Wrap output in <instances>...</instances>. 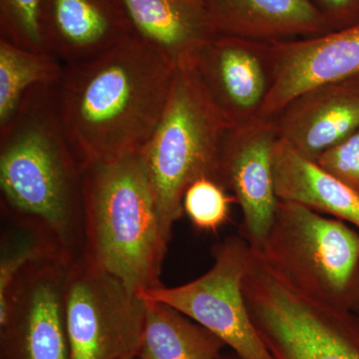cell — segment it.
<instances>
[{
  "mask_svg": "<svg viewBox=\"0 0 359 359\" xmlns=\"http://www.w3.org/2000/svg\"><path fill=\"white\" fill-rule=\"evenodd\" d=\"M178 63L136 33L65 65L59 117L82 166L136 154L159 124Z\"/></svg>",
  "mask_w": 359,
  "mask_h": 359,
  "instance_id": "obj_1",
  "label": "cell"
},
{
  "mask_svg": "<svg viewBox=\"0 0 359 359\" xmlns=\"http://www.w3.org/2000/svg\"><path fill=\"white\" fill-rule=\"evenodd\" d=\"M57 84L25 94L0 128L2 209L72 263L84 250L83 166L59 117Z\"/></svg>",
  "mask_w": 359,
  "mask_h": 359,
  "instance_id": "obj_2",
  "label": "cell"
},
{
  "mask_svg": "<svg viewBox=\"0 0 359 359\" xmlns=\"http://www.w3.org/2000/svg\"><path fill=\"white\" fill-rule=\"evenodd\" d=\"M83 256L130 289L159 287L169 243L138 153L83 166Z\"/></svg>",
  "mask_w": 359,
  "mask_h": 359,
  "instance_id": "obj_3",
  "label": "cell"
},
{
  "mask_svg": "<svg viewBox=\"0 0 359 359\" xmlns=\"http://www.w3.org/2000/svg\"><path fill=\"white\" fill-rule=\"evenodd\" d=\"M231 128L208 95L191 61L179 62L159 124L138 152L168 243L175 224L185 214L187 189L202 178L222 185V156Z\"/></svg>",
  "mask_w": 359,
  "mask_h": 359,
  "instance_id": "obj_4",
  "label": "cell"
},
{
  "mask_svg": "<svg viewBox=\"0 0 359 359\" xmlns=\"http://www.w3.org/2000/svg\"><path fill=\"white\" fill-rule=\"evenodd\" d=\"M256 252L302 294L359 316V231L346 222L278 200Z\"/></svg>",
  "mask_w": 359,
  "mask_h": 359,
  "instance_id": "obj_5",
  "label": "cell"
},
{
  "mask_svg": "<svg viewBox=\"0 0 359 359\" xmlns=\"http://www.w3.org/2000/svg\"><path fill=\"white\" fill-rule=\"evenodd\" d=\"M243 292L273 359H359V316L302 294L252 249Z\"/></svg>",
  "mask_w": 359,
  "mask_h": 359,
  "instance_id": "obj_6",
  "label": "cell"
},
{
  "mask_svg": "<svg viewBox=\"0 0 359 359\" xmlns=\"http://www.w3.org/2000/svg\"><path fill=\"white\" fill-rule=\"evenodd\" d=\"M147 302L82 255L70 264L65 311L70 359L137 356Z\"/></svg>",
  "mask_w": 359,
  "mask_h": 359,
  "instance_id": "obj_7",
  "label": "cell"
},
{
  "mask_svg": "<svg viewBox=\"0 0 359 359\" xmlns=\"http://www.w3.org/2000/svg\"><path fill=\"white\" fill-rule=\"evenodd\" d=\"M250 247L242 235L212 247V268L179 287L159 285L139 292L145 301L176 309L221 339L242 359H273L250 320L243 280Z\"/></svg>",
  "mask_w": 359,
  "mask_h": 359,
  "instance_id": "obj_8",
  "label": "cell"
},
{
  "mask_svg": "<svg viewBox=\"0 0 359 359\" xmlns=\"http://www.w3.org/2000/svg\"><path fill=\"white\" fill-rule=\"evenodd\" d=\"M70 264L44 259L23 271L0 323V359H70L65 311Z\"/></svg>",
  "mask_w": 359,
  "mask_h": 359,
  "instance_id": "obj_9",
  "label": "cell"
},
{
  "mask_svg": "<svg viewBox=\"0 0 359 359\" xmlns=\"http://www.w3.org/2000/svg\"><path fill=\"white\" fill-rule=\"evenodd\" d=\"M188 60L231 127L261 117L276 80L271 42L217 34Z\"/></svg>",
  "mask_w": 359,
  "mask_h": 359,
  "instance_id": "obj_10",
  "label": "cell"
},
{
  "mask_svg": "<svg viewBox=\"0 0 359 359\" xmlns=\"http://www.w3.org/2000/svg\"><path fill=\"white\" fill-rule=\"evenodd\" d=\"M278 141L275 121L264 117L231 127L224 140L221 184L240 205L241 235L255 250L263 247L278 203L273 181Z\"/></svg>",
  "mask_w": 359,
  "mask_h": 359,
  "instance_id": "obj_11",
  "label": "cell"
},
{
  "mask_svg": "<svg viewBox=\"0 0 359 359\" xmlns=\"http://www.w3.org/2000/svg\"><path fill=\"white\" fill-rule=\"evenodd\" d=\"M271 44L276 80L261 117H273L306 90L359 76V23L318 36Z\"/></svg>",
  "mask_w": 359,
  "mask_h": 359,
  "instance_id": "obj_12",
  "label": "cell"
},
{
  "mask_svg": "<svg viewBox=\"0 0 359 359\" xmlns=\"http://www.w3.org/2000/svg\"><path fill=\"white\" fill-rule=\"evenodd\" d=\"M271 118L278 140L316 161L359 129V76L306 90Z\"/></svg>",
  "mask_w": 359,
  "mask_h": 359,
  "instance_id": "obj_13",
  "label": "cell"
},
{
  "mask_svg": "<svg viewBox=\"0 0 359 359\" xmlns=\"http://www.w3.org/2000/svg\"><path fill=\"white\" fill-rule=\"evenodd\" d=\"M42 39L65 65L107 50L132 33L121 0H42Z\"/></svg>",
  "mask_w": 359,
  "mask_h": 359,
  "instance_id": "obj_14",
  "label": "cell"
},
{
  "mask_svg": "<svg viewBox=\"0 0 359 359\" xmlns=\"http://www.w3.org/2000/svg\"><path fill=\"white\" fill-rule=\"evenodd\" d=\"M205 4L218 34L275 42L330 32L311 0H205Z\"/></svg>",
  "mask_w": 359,
  "mask_h": 359,
  "instance_id": "obj_15",
  "label": "cell"
},
{
  "mask_svg": "<svg viewBox=\"0 0 359 359\" xmlns=\"http://www.w3.org/2000/svg\"><path fill=\"white\" fill-rule=\"evenodd\" d=\"M132 29L177 63L218 34L205 0H121Z\"/></svg>",
  "mask_w": 359,
  "mask_h": 359,
  "instance_id": "obj_16",
  "label": "cell"
},
{
  "mask_svg": "<svg viewBox=\"0 0 359 359\" xmlns=\"http://www.w3.org/2000/svg\"><path fill=\"white\" fill-rule=\"evenodd\" d=\"M273 181L278 200L330 215L359 231V191L280 140L273 152Z\"/></svg>",
  "mask_w": 359,
  "mask_h": 359,
  "instance_id": "obj_17",
  "label": "cell"
},
{
  "mask_svg": "<svg viewBox=\"0 0 359 359\" xmlns=\"http://www.w3.org/2000/svg\"><path fill=\"white\" fill-rule=\"evenodd\" d=\"M147 302L138 359H219L226 344L217 335L160 302Z\"/></svg>",
  "mask_w": 359,
  "mask_h": 359,
  "instance_id": "obj_18",
  "label": "cell"
},
{
  "mask_svg": "<svg viewBox=\"0 0 359 359\" xmlns=\"http://www.w3.org/2000/svg\"><path fill=\"white\" fill-rule=\"evenodd\" d=\"M63 69L65 65L50 53L0 39V128L11 121L29 90L58 83Z\"/></svg>",
  "mask_w": 359,
  "mask_h": 359,
  "instance_id": "obj_19",
  "label": "cell"
},
{
  "mask_svg": "<svg viewBox=\"0 0 359 359\" xmlns=\"http://www.w3.org/2000/svg\"><path fill=\"white\" fill-rule=\"evenodd\" d=\"M18 231L4 236L1 241L0 323L6 320L8 313L11 292L23 271L37 262L49 259H61L47 241L37 231L26 226H18Z\"/></svg>",
  "mask_w": 359,
  "mask_h": 359,
  "instance_id": "obj_20",
  "label": "cell"
},
{
  "mask_svg": "<svg viewBox=\"0 0 359 359\" xmlns=\"http://www.w3.org/2000/svg\"><path fill=\"white\" fill-rule=\"evenodd\" d=\"M235 197L218 182L202 178L187 189L183 199L184 212L197 230L215 233L228 223Z\"/></svg>",
  "mask_w": 359,
  "mask_h": 359,
  "instance_id": "obj_21",
  "label": "cell"
},
{
  "mask_svg": "<svg viewBox=\"0 0 359 359\" xmlns=\"http://www.w3.org/2000/svg\"><path fill=\"white\" fill-rule=\"evenodd\" d=\"M42 0H0V39L36 52H46L42 39Z\"/></svg>",
  "mask_w": 359,
  "mask_h": 359,
  "instance_id": "obj_22",
  "label": "cell"
},
{
  "mask_svg": "<svg viewBox=\"0 0 359 359\" xmlns=\"http://www.w3.org/2000/svg\"><path fill=\"white\" fill-rule=\"evenodd\" d=\"M314 162L359 191V129L339 145L323 152Z\"/></svg>",
  "mask_w": 359,
  "mask_h": 359,
  "instance_id": "obj_23",
  "label": "cell"
},
{
  "mask_svg": "<svg viewBox=\"0 0 359 359\" xmlns=\"http://www.w3.org/2000/svg\"><path fill=\"white\" fill-rule=\"evenodd\" d=\"M330 32L358 25L359 0H311Z\"/></svg>",
  "mask_w": 359,
  "mask_h": 359,
  "instance_id": "obj_24",
  "label": "cell"
},
{
  "mask_svg": "<svg viewBox=\"0 0 359 359\" xmlns=\"http://www.w3.org/2000/svg\"><path fill=\"white\" fill-rule=\"evenodd\" d=\"M219 359H242V358H238L237 354H236V356L223 355V354H222V356H221V358H219Z\"/></svg>",
  "mask_w": 359,
  "mask_h": 359,
  "instance_id": "obj_25",
  "label": "cell"
},
{
  "mask_svg": "<svg viewBox=\"0 0 359 359\" xmlns=\"http://www.w3.org/2000/svg\"><path fill=\"white\" fill-rule=\"evenodd\" d=\"M122 359H137V356H128V358H124Z\"/></svg>",
  "mask_w": 359,
  "mask_h": 359,
  "instance_id": "obj_26",
  "label": "cell"
},
{
  "mask_svg": "<svg viewBox=\"0 0 359 359\" xmlns=\"http://www.w3.org/2000/svg\"><path fill=\"white\" fill-rule=\"evenodd\" d=\"M137 359H138V358H137Z\"/></svg>",
  "mask_w": 359,
  "mask_h": 359,
  "instance_id": "obj_27",
  "label": "cell"
}]
</instances>
